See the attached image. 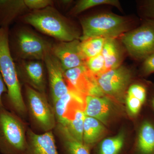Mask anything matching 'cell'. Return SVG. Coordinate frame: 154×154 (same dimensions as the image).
<instances>
[{
  "label": "cell",
  "mask_w": 154,
  "mask_h": 154,
  "mask_svg": "<svg viewBox=\"0 0 154 154\" xmlns=\"http://www.w3.org/2000/svg\"><path fill=\"white\" fill-rule=\"evenodd\" d=\"M9 28H0V72L8 89L7 100L15 113L24 116L27 107L22 96L16 63L11 55L9 45Z\"/></svg>",
  "instance_id": "cell-1"
},
{
  "label": "cell",
  "mask_w": 154,
  "mask_h": 154,
  "mask_svg": "<svg viewBox=\"0 0 154 154\" xmlns=\"http://www.w3.org/2000/svg\"><path fill=\"white\" fill-rule=\"evenodd\" d=\"M23 20L36 30L59 42L79 39V33L66 17L53 6L30 11Z\"/></svg>",
  "instance_id": "cell-2"
},
{
  "label": "cell",
  "mask_w": 154,
  "mask_h": 154,
  "mask_svg": "<svg viewBox=\"0 0 154 154\" xmlns=\"http://www.w3.org/2000/svg\"><path fill=\"white\" fill-rule=\"evenodd\" d=\"M9 45L14 61L20 60H44L51 52L53 44L37 33L28 29L9 32Z\"/></svg>",
  "instance_id": "cell-3"
},
{
  "label": "cell",
  "mask_w": 154,
  "mask_h": 154,
  "mask_svg": "<svg viewBox=\"0 0 154 154\" xmlns=\"http://www.w3.org/2000/svg\"><path fill=\"white\" fill-rule=\"evenodd\" d=\"M81 41L94 37L114 38L126 33L129 23L126 19L110 13H102L82 19Z\"/></svg>",
  "instance_id": "cell-4"
},
{
  "label": "cell",
  "mask_w": 154,
  "mask_h": 154,
  "mask_svg": "<svg viewBox=\"0 0 154 154\" xmlns=\"http://www.w3.org/2000/svg\"><path fill=\"white\" fill-rule=\"evenodd\" d=\"M26 131L18 116L4 107L0 108V152L21 154L26 144Z\"/></svg>",
  "instance_id": "cell-5"
},
{
  "label": "cell",
  "mask_w": 154,
  "mask_h": 154,
  "mask_svg": "<svg viewBox=\"0 0 154 154\" xmlns=\"http://www.w3.org/2000/svg\"><path fill=\"white\" fill-rule=\"evenodd\" d=\"M27 109L34 124L45 132L52 131L56 126L57 121L53 107L45 94L25 85Z\"/></svg>",
  "instance_id": "cell-6"
},
{
  "label": "cell",
  "mask_w": 154,
  "mask_h": 154,
  "mask_svg": "<svg viewBox=\"0 0 154 154\" xmlns=\"http://www.w3.org/2000/svg\"><path fill=\"white\" fill-rule=\"evenodd\" d=\"M122 41L130 55L145 59L154 53V22H147L122 35Z\"/></svg>",
  "instance_id": "cell-7"
},
{
  "label": "cell",
  "mask_w": 154,
  "mask_h": 154,
  "mask_svg": "<svg viewBox=\"0 0 154 154\" xmlns=\"http://www.w3.org/2000/svg\"><path fill=\"white\" fill-rule=\"evenodd\" d=\"M132 73L126 67L120 66L96 77L97 83L104 95L122 100L131 82Z\"/></svg>",
  "instance_id": "cell-8"
},
{
  "label": "cell",
  "mask_w": 154,
  "mask_h": 154,
  "mask_svg": "<svg viewBox=\"0 0 154 154\" xmlns=\"http://www.w3.org/2000/svg\"><path fill=\"white\" fill-rule=\"evenodd\" d=\"M65 79L69 91L85 99L88 96H104L98 85L96 77L85 64L66 71Z\"/></svg>",
  "instance_id": "cell-9"
},
{
  "label": "cell",
  "mask_w": 154,
  "mask_h": 154,
  "mask_svg": "<svg viewBox=\"0 0 154 154\" xmlns=\"http://www.w3.org/2000/svg\"><path fill=\"white\" fill-rule=\"evenodd\" d=\"M44 63L42 60H20L17 61L16 66L19 81L45 94L46 82Z\"/></svg>",
  "instance_id": "cell-10"
},
{
  "label": "cell",
  "mask_w": 154,
  "mask_h": 154,
  "mask_svg": "<svg viewBox=\"0 0 154 154\" xmlns=\"http://www.w3.org/2000/svg\"><path fill=\"white\" fill-rule=\"evenodd\" d=\"M51 53L59 61L64 72L85 63L81 49V41L75 39L53 44Z\"/></svg>",
  "instance_id": "cell-11"
},
{
  "label": "cell",
  "mask_w": 154,
  "mask_h": 154,
  "mask_svg": "<svg viewBox=\"0 0 154 154\" xmlns=\"http://www.w3.org/2000/svg\"><path fill=\"white\" fill-rule=\"evenodd\" d=\"M48 75L53 103L69 91L64 72L59 61L51 52L45 56L43 60Z\"/></svg>",
  "instance_id": "cell-12"
},
{
  "label": "cell",
  "mask_w": 154,
  "mask_h": 154,
  "mask_svg": "<svg viewBox=\"0 0 154 154\" xmlns=\"http://www.w3.org/2000/svg\"><path fill=\"white\" fill-rule=\"evenodd\" d=\"M21 154H60L52 131L37 134L28 128L26 131V144Z\"/></svg>",
  "instance_id": "cell-13"
},
{
  "label": "cell",
  "mask_w": 154,
  "mask_h": 154,
  "mask_svg": "<svg viewBox=\"0 0 154 154\" xmlns=\"http://www.w3.org/2000/svg\"><path fill=\"white\" fill-rule=\"evenodd\" d=\"M113 111V104L109 98L104 96H86L85 112L87 116L96 119L102 124H106Z\"/></svg>",
  "instance_id": "cell-14"
},
{
  "label": "cell",
  "mask_w": 154,
  "mask_h": 154,
  "mask_svg": "<svg viewBox=\"0 0 154 154\" xmlns=\"http://www.w3.org/2000/svg\"><path fill=\"white\" fill-rule=\"evenodd\" d=\"M54 130L64 154H90V149L77 140L66 127L57 123Z\"/></svg>",
  "instance_id": "cell-15"
},
{
  "label": "cell",
  "mask_w": 154,
  "mask_h": 154,
  "mask_svg": "<svg viewBox=\"0 0 154 154\" xmlns=\"http://www.w3.org/2000/svg\"><path fill=\"white\" fill-rule=\"evenodd\" d=\"M28 10L25 0H0V28L8 27Z\"/></svg>",
  "instance_id": "cell-16"
},
{
  "label": "cell",
  "mask_w": 154,
  "mask_h": 154,
  "mask_svg": "<svg viewBox=\"0 0 154 154\" xmlns=\"http://www.w3.org/2000/svg\"><path fill=\"white\" fill-rule=\"evenodd\" d=\"M106 128L102 122L96 119L86 116L83 130V143L91 148L103 137Z\"/></svg>",
  "instance_id": "cell-17"
},
{
  "label": "cell",
  "mask_w": 154,
  "mask_h": 154,
  "mask_svg": "<svg viewBox=\"0 0 154 154\" xmlns=\"http://www.w3.org/2000/svg\"><path fill=\"white\" fill-rule=\"evenodd\" d=\"M102 54L105 62L104 73L121 65L122 54L116 38H106Z\"/></svg>",
  "instance_id": "cell-18"
},
{
  "label": "cell",
  "mask_w": 154,
  "mask_h": 154,
  "mask_svg": "<svg viewBox=\"0 0 154 154\" xmlns=\"http://www.w3.org/2000/svg\"><path fill=\"white\" fill-rule=\"evenodd\" d=\"M137 147L140 154H154V126L149 122H145L141 126Z\"/></svg>",
  "instance_id": "cell-19"
},
{
  "label": "cell",
  "mask_w": 154,
  "mask_h": 154,
  "mask_svg": "<svg viewBox=\"0 0 154 154\" xmlns=\"http://www.w3.org/2000/svg\"><path fill=\"white\" fill-rule=\"evenodd\" d=\"M106 38L94 37L81 41V49L85 60L102 53Z\"/></svg>",
  "instance_id": "cell-20"
},
{
  "label": "cell",
  "mask_w": 154,
  "mask_h": 154,
  "mask_svg": "<svg viewBox=\"0 0 154 154\" xmlns=\"http://www.w3.org/2000/svg\"><path fill=\"white\" fill-rule=\"evenodd\" d=\"M79 97H82L74 92L69 90L68 93L53 103V107L55 114L57 123L58 124H61L62 123L65 115L68 110L70 105L74 99Z\"/></svg>",
  "instance_id": "cell-21"
},
{
  "label": "cell",
  "mask_w": 154,
  "mask_h": 154,
  "mask_svg": "<svg viewBox=\"0 0 154 154\" xmlns=\"http://www.w3.org/2000/svg\"><path fill=\"white\" fill-rule=\"evenodd\" d=\"M125 134L121 132L115 136L107 138L101 143L99 154H119L124 145Z\"/></svg>",
  "instance_id": "cell-22"
},
{
  "label": "cell",
  "mask_w": 154,
  "mask_h": 154,
  "mask_svg": "<svg viewBox=\"0 0 154 154\" xmlns=\"http://www.w3.org/2000/svg\"><path fill=\"white\" fill-rule=\"evenodd\" d=\"M103 5H110L121 8L119 2L117 0H81L77 2L70 13L75 16L93 7Z\"/></svg>",
  "instance_id": "cell-23"
},
{
  "label": "cell",
  "mask_w": 154,
  "mask_h": 154,
  "mask_svg": "<svg viewBox=\"0 0 154 154\" xmlns=\"http://www.w3.org/2000/svg\"><path fill=\"white\" fill-rule=\"evenodd\" d=\"M85 64L88 69L96 77L104 73L105 62L102 53L86 60Z\"/></svg>",
  "instance_id": "cell-24"
},
{
  "label": "cell",
  "mask_w": 154,
  "mask_h": 154,
  "mask_svg": "<svg viewBox=\"0 0 154 154\" xmlns=\"http://www.w3.org/2000/svg\"><path fill=\"white\" fill-rule=\"evenodd\" d=\"M127 95L137 98L143 104L146 99V88L142 85L134 84L128 89Z\"/></svg>",
  "instance_id": "cell-25"
},
{
  "label": "cell",
  "mask_w": 154,
  "mask_h": 154,
  "mask_svg": "<svg viewBox=\"0 0 154 154\" xmlns=\"http://www.w3.org/2000/svg\"><path fill=\"white\" fill-rule=\"evenodd\" d=\"M28 10L31 11L42 10L53 6V2L51 0H25Z\"/></svg>",
  "instance_id": "cell-26"
},
{
  "label": "cell",
  "mask_w": 154,
  "mask_h": 154,
  "mask_svg": "<svg viewBox=\"0 0 154 154\" xmlns=\"http://www.w3.org/2000/svg\"><path fill=\"white\" fill-rule=\"evenodd\" d=\"M126 102L128 109L133 115H136L140 111L143 103L140 100L127 94Z\"/></svg>",
  "instance_id": "cell-27"
},
{
  "label": "cell",
  "mask_w": 154,
  "mask_h": 154,
  "mask_svg": "<svg viewBox=\"0 0 154 154\" xmlns=\"http://www.w3.org/2000/svg\"><path fill=\"white\" fill-rule=\"evenodd\" d=\"M143 70L146 75L154 72V53L146 58L143 66Z\"/></svg>",
  "instance_id": "cell-28"
},
{
  "label": "cell",
  "mask_w": 154,
  "mask_h": 154,
  "mask_svg": "<svg viewBox=\"0 0 154 154\" xmlns=\"http://www.w3.org/2000/svg\"><path fill=\"white\" fill-rule=\"evenodd\" d=\"M8 93V89L5 82L4 79L0 72V108L4 107V104L2 101V95L5 93Z\"/></svg>",
  "instance_id": "cell-29"
},
{
  "label": "cell",
  "mask_w": 154,
  "mask_h": 154,
  "mask_svg": "<svg viewBox=\"0 0 154 154\" xmlns=\"http://www.w3.org/2000/svg\"><path fill=\"white\" fill-rule=\"evenodd\" d=\"M147 8L149 14L154 19V0L149 1Z\"/></svg>",
  "instance_id": "cell-30"
},
{
  "label": "cell",
  "mask_w": 154,
  "mask_h": 154,
  "mask_svg": "<svg viewBox=\"0 0 154 154\" xmlns=\"http://www.w3.org/2000/svg\"><path fill=\"white\" fill-rule=\"evenodd\" d=\"M152 105L153 107L154 108V98L152 99Z\"/></svg>",
  "instance_id": "cell-31"
}]
</instances>
